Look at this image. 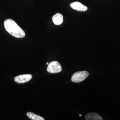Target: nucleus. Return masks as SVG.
I'll return each instance as SVG.
<instances>
[{"instance_id": "nucleus-3", "label": "nucleus", "mask_w": 120, "mask_h": 120, "mask_svg": "<svg viewBox=\"0 0 120 120\" xmlns=\"http://www.w3.org/2000/svg\"><path fill=\"white\" fill-rule=\"evenodd\" d=\"M47 70L49 73H58L61 71L62 67L58 61H53L48 64Z\"/></svg>"}, {"instance_id": "nucleus-4", "label": "nucleus", "mask_w": 120, "mask_h": 120, "mask_svg": "<svg viewBox=\"0 0 120 120\" xmlns=\"http://www.w3.org/2000/svg\"><path fill=\"white\" fill-rule=\"evenodd\" d=\"M32 78L31 74H23L17 76L14 78V81L17 83H25L29 82Z\"/></svg>"}, {"instance_id": "nucleus-6", "label": "nucleus", "mask_w": 120, "mask_h": 120, "mask_svg": "<svg viewBox=\"0 0 120 120\" xmlns=\"http://www.w3.org/2000/svg\"><path fill=\"white\" fill-rule=\"evenodd\" d=\"M52 20L55 25L57 26L61 25L63 22V15L60 13H57L52 16Z\"/></svg>"}, {"instance_id": "nucleus-9", "label": "nucleus", "mask_w": 120, "mask_h": 120, "mask_svg": "<svg viewBox=\"0 0 120 120\" xmlns=\"http://www.w3.org/2000/svg\"><path fill=\"white\" fill-rule=\"evenodd\" d=\"M49 64V62H47V63H46V64H48V65Z\"/></svg>"}, {"instance_id": "nucleus-5", "label": "nucleus", "mask_w": 120, "mask_h": 120, "mask_svg": "<svg viewBox=\"0 0 120 120\" xmlns=\"http://www.w3.org/2000/svg\"><path fill=\"white\" fill-rule=\"evenodd\" d=\"M70 6L73 9L80 12H85L88 9L87 6L78 1L71 3Z\"/></svg>"}, {"instance_id": "nucleus-2", "label": "nucleus", "mask_w": 120, "mask_h": 120, "mask_svg": "<svg viewBox=\"0 0 120 120\" xmlns=\"http://www.w3.org/2000/svg\"><path fill=\"white\" fill-rule=\"evenodd\" d=\"M89 73L86 71H79L74 73L71 77V81L75 83H80L88 77Z\"/></svg>"}, {"instance_id": "nucleus-1", "label": "nucleus", "mask_w": 120, "mask_h": 120, "mask_svg": "<svg viewBox=\"0 0 120 120\" xmlns=\"http://www.w3.org/2000/svg\"><path fill=\"white\" fill-rule=\"evenodd\" d=\"M5 29L9 34L17 38H23L26 34L24 30L13 20L7 19L4 22Z\"/></svg>"}, {"instance_id": "nucleus-7", "label": "nucleus", "mask_w": 120, "mask_h": 120, "mask_svg": "<svg viewBox=\"0 0 120 120\" xmlns=\"http://www.w3.org/2000/svg\"><path fill=\"white\" fill-rule=\"evenodd\" d=\"M86 120H102V117L98 114L94 112H90L87 113L85 116Z\"/></svg>"}, {"instance_id": "nucleus-8", "label": "nucleus", "mask_w": 120, "mask_h": 120, "mask_svg": "<svg viewBox=\"0 0 120 120\" xmlns=\"http://www.w3.org/2000/svg\"><path fill=\"white\" fill-rule=\"evenodd\" d=\"M27 116L30 119L32 120H45V119L42 117L31 112H28L27 113Z\"/></svg>"}, {"instance_id": "nucleus-10", "label": "nucleus", "mask_w": 120, "mask_h": 120, "mask_svg": "<svg viewBox=\"0 0 120 120\" xmlns=\"http://www.w3.org/2000/svg\"><path fill=\"white\" fill-rule=\"evenodd\" d=\"M79 116H82V115H81V114H80Z\"/></svg>"}]
</instances>
